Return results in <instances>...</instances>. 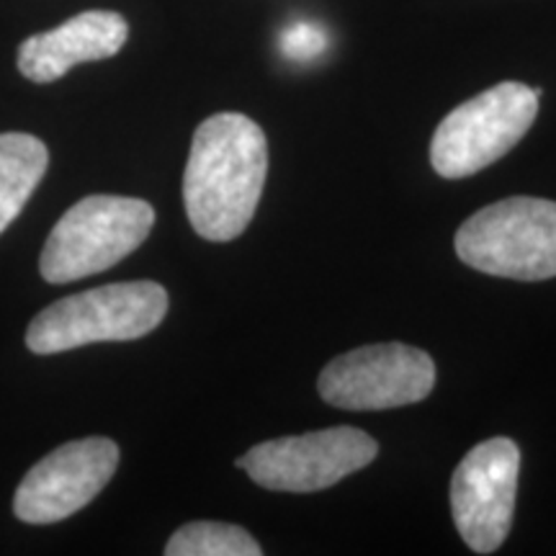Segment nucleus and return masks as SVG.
<instances>
[{"label": "nucleus", "instance_id": "7ed1b4c3", "mask_svg": "<svg viewBox=\"0 0 556 556\" xmlns=\"http://www.w3.org/2000/svg\"><path fill=\"white\" fill-rule=\"evenodd\" d=\"M155 208L131 197L96 193L62 214L39 258L41 278L70 283L103 274L148 240Z\"/></svg>", "mask_w": 556, "mask_h": 556}, {"label": "nucleus", "instance_id": "1a4fd4ad", "mask_svg": "<svg viewBox=\"0 0 556 556\" xmlns=\"http://www.w3.org/2000/svg\"><path fill=\"white\" fill-rule=\"evenodd\" d=\"M119 467V446L111 438L62 443L21 479L13 513L31 526L65 520L83 510L111 482Z\"/></svg>", "mask_w": 556, "mask_h": 556}, {"label": "nucleus", "instance_id": "423d86ee", "mask_svg": "<svg viewBox=\"0 0 556 556\" xmlns=\"http://www.w3.org/2000/svg\"><path fill=\"white\" fill-rule=\"evenodd\" d=\"M377 454L371 435L343 426L258 443L238 458V467L266 490L317 492L366 469Z\"/></svg>", "mask_w": 556, "mask_h": 556}, {"label": "nucleus", "instance_id": "f03ea898", "mask_svg": "<svg viewBox=\"0 0 556 556\" xmlns=\"http://www.w3.org/2000/svg\"><path fill=\"white\" fill-rule=\"evenodd\" d=\"M168 315V291L155 281H127L88 289L41 309L26 330L37 356H52L90 343L144 338Z\"/></svg>", "mask_w": 556, "mask_h": 556}, {"label": "nucleus", "instance_id": "ddd939ff", "mask_svg": "<svg viewBox=\"0 0 556 556\" xmlns=\"http://www.w3.org/2000/svg\"><path fill=\"white\" fill-rule=\"evenodd\" d=\"M283 58L294 62H312L328 50V34L319 29L317 24H307V21H296L278 39Z\"/></svg>", "mask_w": 556, "mask_h": 556}, {"label": "nucleus", "instance_id": "39448f33", "mask_svg": "<svg viewBox=\"0 0 556 556\" xmlns=\"http://www.w3.org/2000/svg\"><path fill=\"white\" fill-rule=\"evenodd\" d=\"M536 88L500 83L475 96L438 124L430 165L443 178H467L507 155L539 114Z\"/></svg>", "mask_w": 556, "mask_h": 556}, {"label": "nucleus", "instance_id": "0eeeda50", "mask_svg": "<svg viewBox=\"0 0 556 556\" xmlns=\"http://www.w3.org/2000/svg\"><path fill=\"white\" fill-rule=\"evenodd\" d=\"M435 387V364L405 343L364 345L332 358L319 374V397L340 409H392L426 400Z\"/></svg>", "mask_w": 556, "mask_h": 556}, {"label": "nucleus", "instance_id": "f8f14e48", "mask_svg": "<svg viewBox=\"0 0 556 556\" xmlns=\"http://www.w3.org/2000/svg\"><path fill=\"white\" fill-rule=\"evenodd\" d=\"M168 556H261L258 546L245 528L232 523H217V520H197V523L180 526L173 533Z\"/></svg>", "mask_w": 556, "mask_h": 556}, {"label": "nucleus", "instance_id": "6e6552de", "mask_svg": "<svg viewBox=\"0 0 556 556\" xmlns=\"http://www.w3.org/2000/svg\"><path fill=\"white\" fill-rule=\"evenodd\" d=\"M520 475V448L510 438H490L464 456L451 479L454 523L477 554L505 544L513 526Z\"/></svg>", "mask_w": 556, "mask_h": 556}, {"label": "nucleus", "instance_id": "20e7f679", "mask_svg": "<svg viewBox=\"0 0 556 556\" xmlns=\"http://www.w3.org/2000/svg\"><path fill=\"white\" fill-rule=\"evenodd\" d=\"M456 253L482 274L544 281L556 276V201L513 197L479 208L456 232Z\"/></svg>", "mask_w": 556, "mask_h": 556}, {"label": "nucleus", "instance_id": "9b49d317", "mask_svg": "<svg viewBox=\"0 0 556 556\" xmlns=\"http://www.w3.org/2000/svg\"><path fill=\"white\" fill-rule=\"evenodd\" d=\"M50 152L39 137L24 131L0 135V232L18 217L41 184Z\"/></svg>", "mask_w": 556, "mask_h": 556}, {"label": "nucleus", "instance_id": "f257e3e1", "mask_svg": "<svg viewBox=\"0 0 556 556\" xmlns=\"http://www.w3.org/2000/svg\"><path fill=\"white\" fill-rule=\"evenodd\" d=\"M268 173V142L245 114L208 116L193 135L184 204L199 238L229 242L245 232Z\"/></svg>", "mask_w": 556, "mask_h": 556}, {"label": "nucleus", "instance_id": "9d476101", "mask_svg": "<svg viewBox=\"0 0 556 556\" xmlns=\"http://www.w3.org/2000/svg\"><path fill=\"white\" fill-rule=\"evenodd\" d=\"M129 24L114 11H86L18 47V70L34 83H54L75 65L109 60L127 45Z\"/></svg>", "mask_w": 556, "mask_h": 556}]
</instances>
